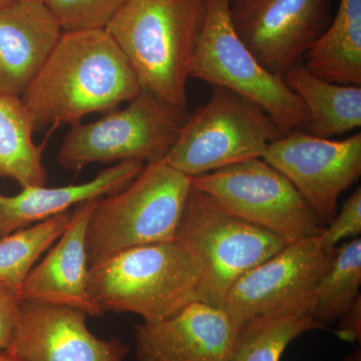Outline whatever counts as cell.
Listing matches in <instances>:
<instances>
[{"label":"cell","instance_id":"26","mask_svg":"<svg viewBox=\"0 0 361 361\" xmlns=\"http://www.w3.org/2000/svg\"><path fill=\"white\" fill-rule=\"evenodd\" d=\"M20 304L18 291L0 283V350H7L11 346L20 317Z\"/></svg>","mask_w":361,"mask_h":361},{"label":"cell","instance_id":"23","mask_svg":"<svg viewBox=\"0 0 361 361\" xmlns=\"http://www.w3.org/2000/svg\"><path fill=\"white\" fill-rule=\"evenodd\" d=\"M71 216L66 211L0 239V283L18 291L42 253L65 231Z\"/></svg>","mask_w":361,"mask_h":361},{"label":"cell","instance_id":"25","mask_svg":"<svg viewBox=\"0 0 361 361\" xmlns=\"http://www.w3.org/2000/svg\"><path fill=\"white\" fill-rule=\"evenodd\" d=\"M325 227L318 240L324 250H336L337 244L343 240L358 238L361 234V189L355 193L342 206L341 212Z\"/></svg>","mask_w":361,"mask_h":361},{"label":"cell","instance_id":"24","mask_svg":"<svg viewBox=\"0 0 361 361\" xmlns=\"http://www.w3.org/2000/svg\"><path fill=\"white\" fill-rule=\"evenodd\" d=\"M128 0H44L63 32L106 30Z\"/></svg>","mask_w":361,"mask_h":361},{"label":"cell","instance_id":"2","mask_svg":"<svg viewBox=\"0 0 361 361\" xmlns=\"http://www.w3.org/2000/svg\"><path fill=\"white\" fill-rule=\"evenodd\" d=\"M206 0H128L106 28L134 70L142 90L187 108V82Z\"/></svg>","mask_w":361,"mask_h":361},{"label":"cell","instance_id":"6","mask_svg":"<svg viewBox=\"0 0 361 361\" xmlns=\"http://www.w3.org/2000/svg\"><path fill=\"white\" fill-rule=\"evenodd\" d=\"M175 238L191 249L203 264L199 301L222 310L240 277L288 244L228 212L192 186Z\"/></svg>","mask_w":361,"mask_h":361},{"label":"cell","instance_id":"29","mask_svg":"<svg viewBox=\"0 0 361 361\" xmlns=\"http://www.w3.org/2000/svg\"><path fill=\"white\" fill-rule=\"evenodd\" d=\"M0 361H20L7 350H0Z\"/></svg>","mask_w":361,"mask_h":361},{"label":"cell","instance_id":"31","mask_svg":"<svg viewBox=\"0 0 361 361\" xmlns=\"http://www.w3.org/2000/svg\"><path fill=\"white\" fill-rule=\"evenodd\" d=\"M42 1H44V0H42Z\"/></svg>","mask_w":361,"mask_h":361},{"label":"cell","instance_id":"20","mask_svg":"<svg viewBox=\"0 0 361 361\" xmlns=\"http://www.w3.org/2000/svg\"><path fill=\"white\" fill-rule=\"evenodd\" d=\"M32 121L20 97H0V177L21 188L45 186L44 152L47 137L35 144Z\"/></svg>","mask_w":361,"mask_h":361},{"label":"cell","instance_id":"11","mask_svg":"<svg viewBox=\"0 0 361 361\" xmlns=\"http://www.w3.org/2000/svg\"><path fill=\"white\" fill-rule=\"evenodd\" d=\"M263 160L284 175L325 225L337 201L361 175V134L342 141L292 130L271 142Z\"/></svg>","mask_w":361,"mask_h":361},{"label":"cell","instance_id":"21","mask_svg":"<svg viewBox=\"0 0 361 361\" xmlns=\"http://www.w3.org/2000/svg\"><path fill=\"white\" fill-rule=\"evenodd\" d=\"M324 327L308 313L257 318L237 329L228 361H281L292 341Z\"/></svg>","mask_w":361,"mask_h":361},{"label":"cell","instance_id":"1","mask_svg":"<svg viewBox=\"0 0 361 361\" xmlns=\"http://www.w3.org/2000/svg\"><path fill=\"white\" fill-rule=\"evenodd\" d=\"M141 90L130 61L108 30H82L63 32L20 99L35 132L110 111Z\"/></svg>","mask_w":361,"mask_h":361},{"label":"cell","instance_id":"5","mask_svg":"<svg viewBox=\"0 0 361 361\" xmlns=\"http://www.w3.org/2000/svg\"><path fill=\"white\" fill-rule=\"evenodd\" d=\"M283 135L258 104L213 85L210 99L188 116L164 161L178 172L196 177L263 158L271 142Z\"/></svg>","mask_w":361,"mask_h":361},{"label":"cell","instance_id":"10","mask_svg":"<svg viewBox=\"0 0 361 361\" xmlns=\"http://www.w3.org/2000/svg\"><path fill=\"white\" fill-rule=\"evenodd\" d=\"M334 253L323 249L318 237L287 244L235 282L225 312L237 329L257 318L313 315L316 288Z\"/></svg>","mask_w":361,"mask_h":361},{"label":"cell","instance_id":"3","mask_svg":"<svg viewBox=\"0 0 361 361\" xmlns=\"http://www.w3.org/2000/svg\"><path fill=\"white\" fill-rule=\"evenodd\" d=\"M203 264L173 239L118 252L90 268L89 290L104 312L157 322L199 301Z\"/></svg>","mask_w":361,"mask_h":361},{"label":"cell","instance_id":"18","mask_svg":"<svg viewBox=\"0 0 361 361\" xmlns=\"http://www.w3.org/2000/svg\"><path fill=\"white\" fill-rule=\"evenodd\" d=\"M285 84L300 97L308 113L303 132L329 139L361 126V87L316 78L299 61L282 73Z\"/></svg>","mask_w":361,"mask_h":361},{"label":"cell","instance_id":"14","mask_svg":"<svg viewBox=\"0 0 361 361\" xmlns=\"http://www.w3.org/2000/svg\"><path fill=\"white\" fill-rule=\"evenodd\" d=\"M135 336L137 361H228L237 329L224 310L196 301Z\"/></svg>","mask_w":361,"mask_h":361},{"label":"cell","instance_id":"9","mask_svg":"<svg viewBox=\"0 0 361 361\" xmlns=\"http://www.w3.org/2000/svg\"><path fill=\"white\" fill-rule=\"evenodd\" d=\"M191 186L288 243L319 237L326 227L290 180L262 158L191 177Z\"/></svg>","mask_w":361,"mask_h":361},{"label":"cell","instance_id":"13","mask_svg":"<svg viewBox=\"0 0 361 361\" xmlns=\"http://www.w3.org/2000/svg\"><path fill=\"white\" fill-rule=\"evenodd\" d=\"M87 316L68 306L21 301L7 351L20 361H125L129 346L92 334Z\"/></svg>","mask_w":361,"mask_h":361},{"label":"cell","instance_id":"15","mask_svg":"<svg viewBox=\"0 0 361 361\" xmlns=\"http://www.w3.org/2000/svg\"><path fill=\"white\" fill-rule=\"evenodd\" d=\"M97 201H85L75 207L56 245L21 284L20 301L68 306L94 317L104 315L90 293L85 244L87 224Z\"/></svg>","mask_w":361,"mask_h":361},{"label":"cell","instance_id":"28","mask_svg":"<svg viewBox=\"0 0 361 361\" xmlns=\"http://www.w3.org/2000/svg\"><path fill=\"white\" fill-rule=\"evenodd\" d=\"M341 361H361L360 349H356L353 353H349Z\"/></svg>","mask_w":361,"mask_h":361},{"label":"cell","instance_id":"4","mask_svg":"<svg viewBox=\"0 0 361 361\" xmlns=\"http://www.w3.org/2000/svg\"><path fill=\"white\" fill-rule=\"evenodd\" d=\"M191 177L165 161L147 164L127 187L97 199L87 229L90 268L118 252L175 239Z\"/></svg>","mask_w":361,"mask_h":361},{"label":"cell","instance_id":"22","mask_svg":"<svg viewBox=\"0 0 361 361\" xmlns=\"http://www.w3.org/2000/svg\"><path fill=\"white\" fill-rule=\"evenodd\" d=\"M361 239L346 242L334 250V258L316 288L313 315L324 329L337 322L360 296Z\"/></svg>","mask_w":361,"mask_h":361},{"label":"cell","instance_id":"19","mask_svg":"<svg viewBox=\"0 0 361 361\" xmlns=\"http://www.w3.org/2000/svg\"><path fill=\"white\" fill-rule=\"evenodd\" d=\"M316 78L361 87V0H341L336 18L304 54Z\"/></svg>","mask_w":361,"mask_h":361},{"label":"cell","instance_id":"30","mask_svg":"<svg viewBox=\"0 0 361 361\" xmlns=\"http://www.w3.org/2000/svg\"><path fill=\"white\" fill-rule=\"evenodd\" d=\"M18 1H21V0H0V8L11 6Z\"/></svg>","mask_w":361,"mask_h":361},{"label":"cell","instance_id":"12","mask_svg":"<svg viewBox=\"0 0 361 361\" xmlns=\"http://www.w3.org/2000/svg\"><path fill=\"white\" fill-rule=\"evenodd\" d=\"M330 0H232L237 35L263 68L281 75L329 25Z\"/></svg>","mask_w":361,"mask_h":361},{"label":"cell","instance_id":"17","mask_svg":"<svg viewBox=\"0 0 361 361\" xmlns=\"http://www.w3.org/2000/svg\"><path fill=\"white\" fill-rule=\"evenodd\" d=\"M145 166L142 161H120L82 184L59 188L25 187L16 196L0 194V239L65 213L85 201L97 200L121 191L140 175Z\"/></svg>","mask_w":361,"mask_h":361},{"label":"cell","instance_id":"27","mask_svg":"<svg viewBox=\"0 0 361 361\" xmlns=\"http://www.w3.org/2000/svg\"><path fill=\"white\" fill-rule=\"evenodd\" d=\"M336 334L341 341L360 344L361 295L338 318Z\"/></svg>","mask_w":361,"mask_h":361},{"label":"cell","instance_id":"16","mask_svg":"<svg viewBox=\"0 0 361 361\" xmlns=\"http://www.w3.org/2000/svg\"><path fill=\"white\" fill-rule=\"evenodd\" d=\"M63 32L42 0L0 8V97L23 96Z\"/></svg>","mask_w":361,"mask_h":361},{"label":"cell","instance_id":"8","mask_svg":"<svg viewBox=\"0 0 361 361\" xmlns=\"http://www.w3.org/2000/svg\"><path fill=\"white\" fill-rule=\"evenodd\" d=\"M187 108L173 106L141 90L121 111L96 122L73 125L59 149L58 161L78 171L94 163L163 161L186 122Z\"/></svg>","mask_w":361,"mask_h":361},{"label":"cell","instance_id":"7","mask_svg":"<svg viewBox=\"0 0 361 361\" xmlns=\"http://www.w3.org/2000/svg\"><path fill=\"white\" fill-rule=\"evenodd\" d=\"M232 0H206V18L190 78L225 87L253 102L266 111L285 135L302 130L308 113L281 75L260 65L233 26Z\"/></svg>","mask_w":361,"mask_h":361}]
</instances>
